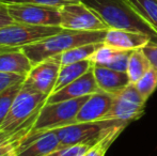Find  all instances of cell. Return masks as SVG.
I'll use <instances>...</instances> for the list:
<instances>
[{
  "instance_id": "obj_1",
  "label": "cell",
  "mask_w": 157,
  "mask_h": 156,
  "mask_svg": "<svg viewBox=\"0 0 157 156\" xmlns=\"http://www.w3.org/2000/svg\"><path fill=\"white\" fill-rule=\"evenodd\" d=\"M110 29L140 32L157 44V31L141 16L129 0H81Z\"/></svg>"
},
{
  "instance_id": "obj_2",
  "label": "cell",
  "mask_w": 157,
  "mask_h": 156,
  "mask_svg": "<svg viewBox=\"0 0 157 156\" xmlns=\"http://www.w3.org/2000/svg\"><path fill=\"white\" fill-rule=\"evenodd\" d=\"M107 30L104 31H76L62 29L60 32L45 38L35 43L21 47L27 55L32 64L41 62L47 58L58 56L74 47L86 44L101 43Z\"/></svg>"
},
{
  "instance_id": "obj_3",
  "label": "cell",
  "mask_w": 157,
  "mask_h": 156,
  "mask_svg": "<svg viewBox=\"0 0 157 156\" xmlns=\"http://www.w3.org/2000/svg\"><path fill=\"white\" fill-rule=\"evenodd\" d=\"M124 122L116 120H101L96 122L74 123L55 129L60 140V146L88 144L93 146L119 124ZM127 124V123H124Z\"/></svg>"
},
{
  "instance_id": "obj_4",
  "label": "cell",
  "mask_w": 157,
  "mask_h": 156,
  "mask_svg": "<svg viewBox=\"0 0 157 156\" xmlns=\"http://www.w3.org/2000/svg\"><path fill=\"white\" fill-rule=\"evenodd\" d=\"M89 96L64 101V102L45 103L40 110L34 122L32 134L44 133L48 131H55L57 128L74 124L75 118L83 103Z\"/></svg>"
},
{
  "instance_id": "obj_5",
  "label": "cell",
  "mask_w": 157,
  "mask_h": 156,
  "mask_svg": "<svg viewBox=\"0 0 157 156\" xmlns=\"http://www.w3.org/2000/svg\"><path fill=\"white\" fill-rule=\"evenodd\" d=\"M47 97L48 96L45 94L26 87L23 82V87L19 90L8 116L0 126V131H11L21 126L41 110Z\"/></svg>"
},
{
  "instance_id": "obj_6",
  "label": "cell",
  "mask_w": 157,
  "mask_h": 156,
  "mask_svg": "<svg viewBox=\"0 0 157 156\" xmlns=\"http://www.w3.org/2000/svg\"><path fill=\"white\" fill-rule=\"evenodd\" d=\"M62 29L76 31H104L108 25L82 1L70 2L60 6Z\"/></svg>"
},
{
  "instance_id": "obj_7",
  "label": "cell",
  "mask_w": 157,
  "mask_h": 156,
  "mask_svg": "<svg viewBox=\"0 0 157 156\" xmlns=\"http://www.w3.org/2000/svg\"><path fill=\"white\" fill-rule=\"evenodd\" d=\"M62 30L60 26H34L12 23L0 28V47H23Z\"/></svg>"
},
{
  "instance_id": "obj_8",
  "label": "cell",
  "mask_w": 157,
  "mask_h": 156,
  "mask_svg": "<svg viewBox=\"0 0 157 156\" xmlns=\"http://www.w3.org/2000/svg\"><path fill=\"white\" fill-rule=\"evenodd\" d=\"M147 102L138 92L135 83L130 82L114 96L111 109L103 120H116L129 124L144 115Z\"/></svg>"
},
{
  "instance_id": "obj_9",
  "label": "cell",
  "mask_w": 157,
  "mask_h": 156,
  "mask_svg": "<svg viewBox=\"0 0 157 156\" xmlns=\"http://www.w3.org/2000/svg\"><path fill=\"white\" fill-rule=\"evenodd\" d=\"M15 23L34 26H60V6L45 4H8Z\"/></svg>"
},
{
  "instance_id": "obj_10",
  "label": "cell",
  "mask_w": 157,
  "mask_h": 156,
  "mask_svg": "<svg viewBox=\"0 0 157 156\" xmlns=\"http://www.w3.org/2000/svg\"><path fill=\"white\" fill-rule=\"evenodd\" d=\"M60 67L59 55L33 64L32 69L26 75L24 85L34 91L49 96L54 92Z\"/></svg>"
},
{
  "instance_id": "obj_11",
  "label": "cell",
  "mask_w": 157,
  "mask_h": 156,
  "mask_svg": "<svg viewBox=\"0 0 157 156\" xmlns=\"http://www.w3.org/2000/svg\"><path fill=\"white\" fill-rule=\"evenodd\" d=\"M98 86L95 80L93 70H90L86 74H83L81 77L77 78L70 85L65 86L61 90L52 93L46 100V103L52 104V103L64 102V101L75 100V98L83 97V96H89L93 93L98 92Z\"/></svg>"
},
{
  "instance_id": "obj_12",
  "label": "cell",
  "mask_w": 157,
  "mask_h": 156,
  "mask_svg": "<svg viewBox=\"0 0 157 156\" xmlns=\"http://www.w3.org/2000/svg\"><path fill=\"white\" fill-rule=\"evenodd\" d=\"M113 101L114 95L103 91L89 95L88 100L79 109L75 118V123L96 122L103 120L111 109Z\"/></svg>"
},
{
  "instance_id": "obj_13",
  "label": "cell",
  "mask_w": 157,
  "mask_h": 156,
  "mask_svg": "<svg viewBox=\"0 0 157 156\" xmlns=\"http://www.w3.org/2000/svg\"><path fill=\"white\" fill-rule=\"evenodd\" d=\"M60 148V140L55 131L31 134L19 146L16 156H46Z\"/></svg>"
},
{
  "instance_id": "obj_14",
  "label": "cell",
  "mask_w": 157,
  "mask_h": 156,
  "mask_svg": "<svg viewBox=\"0 0 157 156\" xmlns=\"http://www.w3.org/2000/svg\"><path fill=\"white\" fill-rule=\"evenodd\" d=\"M151 39L140 32L122 29H108L103 43L118 50L140 49L151 43Z\"/></svg>"
},
{
  "instance_id": "obj_15",
  "label": "cell",
  "mask_w": 157,
  "mask_h": 156,
  "mask_svg": "<svg viewBox=\"0 0 157 156\" xmlns=\"http://www.w3.org/2000/svg\"><path fill=\"white\" fill-rule=\"evenodd\" d=\"M32 62L21 47H0V72L25 76L32 69Z\"/></svg>"
},
{
  "instance_id": "obj_16",
  "label": "cell",
  "mask_w": 157,
  "mask_h": 156,
  "mask_svg": "<svg viewBox=\"0 0 157 156\" xmlns=\"http://www.w3.org/2000/svg\"><path fill=\"white\" fill-rule=\"evenodd\" d=\"M92 70L99 91L116 96L130 83L127 73L125 72H118L98 65H93Z\"/></svg>"
},
{
  "instance_id": "obj_17",
  "label": "cell",
  "mask_w": 157,
  "mask_h": 156,
  "mask_svg": "<svg viewBox=\"0 0 157 156\" xmlns=\"http://www.w3.org/2000/svg\"><path fill=\"white\" fill-rule=\"evenodd\" d=\"M39 112L14 131H0V156H16L19 146L32 134L33 125Z\"/></svg>"
},
{
  "instance_id": "obj_18",
  "label": "cell",
  "mask_w": 157,
  "mask_h": 156,
  "mask_svg": "<svg viewBox=\"0 0 157 156\" xmlns=\"http://www.w3.org/2000/svg\"><path fill=\"white\" fill-rule=\"evenodd\" d=\"M92 67H93V64H92V62L89 59L88 60L79 61V62L76 63L61 65L58 79H57V82L55 85L54 92L59 91V90H61L65 86L70 85L71 82L76 80L77 78L81 77L83 74H86L88 71H90Z\"/></svg>"
},
{
  "instance_id": "obj_19",
  "label": "cell",
  "mask_w": 157,
  "mask_h": 156,
  "mask_svg": "<svg viewBox=\"0 0 157 156\" xmlns=\"http://www.w3.org/2000/svg\"><path fill=\"white\" fill-rule=\"evenodd\" d=\"M151 62L144 55L142 48L132 50V54L128 59L127 71H126L130 82L136 83L139 79L151 70Z\"/></svg>"
},
{
  "instance_id": "obj_20",
  "label": "cell",
  "mask_w": 157,
  "mask_h": 156,
  "mask_svg": "<svg viewBox=\"0 0 157 156\" xmlns=\"http://www.w3.org/2000/svg\"><path fill=\"white\" fill-rule=\"evenodd\" d=\"M101 45H103V42L101 43L86 44V45H81L78 46V47H74L72 49L66 50L61 55H59L61 65H66L71 64V63L79 62V61L88 60L93 55L95 50L98 47H101Z\"/></svg>"
},
{
  "instance_id": "obj_21",
  "label": "cell",
  "mask_w": 157,
  "mask_h": 156,
  "mask_svg": "<svg viewBox=\"0 0 157 156\" xmlns=\"http://www.w3.org/2000/svg\"><path fill=\"white\" fill-rule=\"evenodd\" d=\"M128 124H119L118 126H116L109 134L105 136L103 139H101L96 144H94L87 153L86 156H105L107 153L108 149L111 146V144L114 142V140L122 134V131H124V128L127 126Z\"/></svg>"
},
{
  "instance_id": "obj_22",
  "label": "cell",
  "mask_w": 157,
  "mask_h": 156,
  "mask_svg": "<svg viewBox=\"0 0 157 156\" xmlns=\"http://www.w3.org/2000/svg\"><path fill=\"white\" fill-rule=\"evenodd\" d=\"M138 13L157 31V0H129Z\"/></svg>"
},
{
  "instance_id": "obj_23",
  "label": "cell",
  "mask_w": 157,
  "mask_h": 156,
  "mask_svg": "<svg viewBox=\"0 0 157 156\" xmlns=\"http://www.w3.org/2000/svg\"><path fill=\"white\" fill-rule=\"evenodd\" d=\"M137 90L141 94L145 101L149 100V97L155 92L157 89V69L154 67H151L149 72L142 76L136 83Z\"/></svg>"
},
{
  "instance_id": "obj_24",
  "label": "cell",
  "mask_w": 157,
  "mask_h": 156,
  "mask_svg": "<svg viewBox=\"0 0 157 156\" xmlns=\"http://www.w3.org/2000/svg\"><path fill=\"white\" fill-rule=\"evenodd\" d=\"M23 82L24 81L16 83L14 86H11L10 88H8V89H6L3 92L0 93V126H1L2 122L4 121L6 117L8 116L11 107H12L13 102H14L16 95L18 94L19 90L23 87Z\"/></svg>"
},
{
  "instance_id": "obj_25",
  "label": "cell",
  "mask_w": 157,
  "mask_h": 156,
  "mask_svg": "<svg viewBox=\"0 0 157 156\" xmlns=\"http://www.w3.org/2000/svg\"><path fill=\"white\" fill-rule=\"evenodd\" d=\"M119 51H120V50L109 47V46L105 45V44L103 43V45L97 48L93 52V55L90 57L89 60L91 61L93 65L107 67L108 63L117 56V54H118Z\"/></svg>"
},
{
  "instance_id": "obj_26",
  "label": "cell",
  "mask_w": 157,
  "mask_h": 156,
  "mask_svg": "<svg viewBox=\"0 0 157 156\" xmlns=\"http://www.w3.org/2000/svg\"><path fill=\"white\" fill-rule=\"evenodd\" d=\"M92 146L88 144H76V146H63L46 156H82L85 155Z\"/></svg>"
},
{
  "instance_id": "obj_27",
  "label": "cell",
  "mask_w": 157,
  "mask_h": 156,
  "mask_svg": "<svg viewBox=\"0 0 157 156\" xmlns=\"http://www.w3.org/2000/svg\"><path fill=\"white\" fill-rule=\"evenodd\" d=\"M130 54H132V51H129V50H120L117 54V56L105 67H108V69L114 70V71L118 72H125L126 73L128 65V59H129Z\"/></svg>"
},
{
  "instance_id": "obj_28",
  "label": "cell",
  "mask_w": 157,
  "mask_h": 156,
  "mask_svg": "<svg viewBox=\"0 0 157 156\" xmlns=\"http://www.w3.org/2000/svg\"><path fill=\"white\" fill-rule=\"evenodd\" d=\"M4 4H45L52 6H61L68 3L66 0H0Z\"/></svg>"
},
{
  "instance_id": "obj_29",
  "label": "cell",
  "mask_w": 157,
  "mask_h": 156,
  "mask_svg": "<svg viewBox=\"0 0 157 156\" xmlns=\"http://www.w3.org/2000/svg\"><path fill=\"white\" fill-rule=\"evenodd\" d=\"M24 79H25V76L17 75V74L1 73L0 72V93L8 88H10L11 86H14L16 83L24 81Z\"/></svg>"
},
{
  "instance_id": "obj_30",
  "label": "cell",
  "mask_w": 157,
  "mask_h": 156,
  "mask_svg": "<svg viewBox=\"0 0 157 156\" xmlns=\"http://www.w3.org/2000/svg\"><path fill=\"white\" fill-rule=\"evenodd\" d=\"M144 55L147 57V59L151 62L152 67L157 69V44L155 43H149L147 46L142 48Z\"/></svg>"
},
{
  "instance_id": "obj_31",
  "label": "cell",
  "mask_w": 157,
  "mask_h": 156,
  "mask_svg": "<svg viewBox=\"0 0 157 156\" xmlns=\"http://www.w3.org/2000/svg\"><path fill=\"white\" fill-rule=\"evenodd\" d=\"M12 23H14V21L9 13L8 6L0 2V28L6 27V26L10 25Z\"/></svg>"
},
{
  "instance_id": "obj_32",
  "label": "cell",
  "mask_w": 157,
  "mask_h": 156,
  "mask_svg": "<svg viewBox=\"0 0 157 156\" xmlns=\"http://www.w3.org/2000/svg\"><path fill=\"white\" fill-rule=\"evenodd\" d=\"M66 1L70 3V2H76V1H81V0H66Z\"/></svg>"
},
{
  "instance_id": "obj_33",
  "label": "cell",
  "mask_w": 157,
  "mask_h": 156,
  "mask_svg": "<svg viewBox=\"0 0 157 156\" xmlns=\"http://www.w3.org/2000/svg\"><path fill=\"white\" fill-rule=\"evenodd\" d=\"M82 156H86V154H85V155H82Z\"/></svg>"
}]
</instances>
